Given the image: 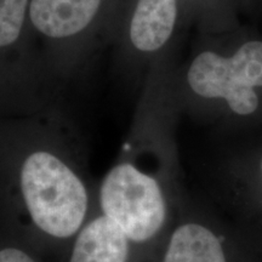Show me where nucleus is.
<instances>
[{"label": "nucleus", "mask_w": 262, "mask_h": 262, "mask_svg": "<svg viewBox=\"0 0 262 262\" xmlns=\"http://www.w3.org/2000/svg\"><path fill=\"white\" fill-rule=\"evenodd\" d=\"M116 224L95 212L83 226L61 262H147Z\"/></svg>", "instance_id": "4"}, {"label": "nucleus", "mask_w": 262, "mask_h": 262, "mask_svg": "<svg viewBox=\"0 0 262 262\" xmlns=\"http://www.w3.org/2000/svg\"><path fill=\"white\" fill-rule=\"evenodd\" d=\"M96 187L54 112L0 123V231L61 262L97 212Z\"/></svg>", "instance_id": "1"}, {"label": "nucleus", "mask_w": 262, "mask_h": 262, "mask_svg": "<svg viewBox=\"0 0 262 262\" xmlns=\"http://www.w3.org/2000/svg\"><path fill=\"white\" fill-rule=\"evenodd\" d=\"M97 210L148 256L168 222L163 183L143 165L129 142L96 187Z\"/></svg>", "instance_id": "2"}, {"label": "nucleus", "mask_w": 262, "mask_h": 262, "mask_svg": "<svg viewBox=\"0 0 262 262\" xmlns=\"http://www.w3.org/2000/svg\"><path fill=\"white\" fill-rule=\"evenodd\" d=\"M178 17L176 0H136L129 21L131 47L155 52L171 37Z\"/></svg>", "instance_id": "6"}, {"label": "nucleus", "mask_w": 262, "mask_h": 262, "mask_svg": "<svg viewBox=\"0 0 262 262\" xmlns=\"http://www.w3.org/2000/svg\"><path fill=\"white\" fill-rule=\"evenodd\" d=\"M187 80L199 96L225 98L241 116L254 113L258 106L254 88L262 86V42L249 41L231 57L202 52L193 60Z\"/></svg>", "instance_id": "3"}, {"label": "nucleus", "mask_w": 262, "mask_h": 262, "mask_svg": "<svg viewBox=\"0 0 262 262\" xmlns=\"http://www.w3.org/2000/svg\"><path fill=\"white\" fill-rule=\"evenodd\" d=\"M106 0H31L28 21L52 40L80 37L95 24Z\"/></svg>", "instance_id": "5"}, {"label": "nucleus", "mask_w": 262, "mask_h": 262, "mask_svg": "<svg viewBox=\"0 0 262 262\" xmlns=\"http://www.w3.org/2000/svg\"><path fill=\"white\" fill-rule=\"evenodd\" d=\"M222 241L201 222H183L170 233L160 262H227Z\"/></svg>", "instance_id": "7"}, {"label": "nucleus", "mask_w": 262, "mask_h": 262, "mask_svg": "<svg viewBox=\"0 0 262 262\" xmlns=\"http://www.w3.org/2000/svg\"><path fill=\"white\" fill-rule=\"evenodd\" d=\"M261 171H262V160H261Z\"/></svg>", "instance_id": "9"}, {"label": "nucleus", "mask_w": 262, "mask_h": 262, "mask_svg": "<svg viewBox=\"0 0 262 262\" xmlns=\"http://www.w3.org/2000/svg\"><path fill=\"white\" fill-rule=\"evenodd\" d=\"M31 0H0V49L14 45L21 37Z\"/></svg>", "instance_id": "8"}]
</instances>
